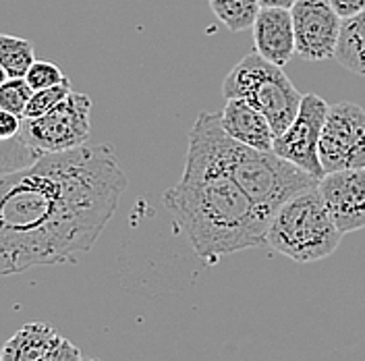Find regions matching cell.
Returning a JSON list of instances; mask_svg holds the SVG:
<instances>
[{
	"mask_svg": "<svg viewBox=\"0 0 365 361\" xmlns=\"http://www.w3.org/2000/svg\"><path fill=\"white\" fill-rule=\"evenodd\" d=\"M129 180L110 146L44 154L0 177V276L79 262Z\"/></svg>",
	"mask_w": 365,
	"mask_h": 361,
	"instance_id": "obj_1",
	"label": "cell"
},
{
	"mask_svg": "<svg viewBox=\"0 0 365 361\" xmlns=\"http://www.w3.org/2000/svg\"><path fill=\"white\" fill-rule=\"evenodd\" d=\"M164 205L195 255L207 264L264 245L272 223V216L193 141L181 180L164 191Z\"/></svg>",
	"mask_w": 365,
	"mask_h": 361,
	"instance_id": "obj_2",
	"label": "cell"
},
{
	"mask_svg": "<svg viewBox=\"0 0 365 361\" xmlns=\"http://www.w3.org/2000/svg\"><path fill=\"white\" fill-rule=\"evenodd\" d=\"M189 141L204 148L218 162V166L272 218L289 200L318 187L319 179L293 162L280 158L274 150H257L232 139L222 129L220 114H197L189 131Z\"/></svg>",
	"mask_w": 365,
	"mask_h": 361,
	"instance_id": "obj_3",
	"label": "cell"
},
{
	"mask_svg": "<svg viewBox=\"0 0 365 361\" xmlns=\"http://www.w3.org/2000/svg\"><path fill=\"white\" fill-rule=\"evenodd\" d=\"M342 241L318 187L284 203L274 214L266 243L297 264H312L332 255Z\"/></svg>",
	"mask_w": 365,
	"mask_h": 361,
	"instance_id": "obj_4",
	"label": "cell"
},
{
	"mask_svg": "<svg viewBox=\"0 0 365 361\" xmlns=\"http://www.w3.org/2000/svg\"><path fill=\"white\" fill-rule=\"evenodd\" d=\"M222 93L227 100L239 98L255 106L268 118L276 137L291 127L303 100L282 67L268 63L257 52H250L230 68Z\"/></svg>",
	"mask_w": 365,
	"mask_h": 361,
	"instance_id": "obj_5",
	"label": "cell"
},
{
	"mask_svg": "<svg viewBox=\"0 0 365 361\" xmlns=\"http://www.w3.org/2000/svg\"><path fill=\"white\" fill-rule=\"evenodd\" d=\"M91 98L71 91L50 113L38 118H23L19 139L38 156L81 148L91 133Z\"/></svg>",
	"mask_w": 365,
	"mask_h": 361,
	"instance_id": "obj_6",
	"label": "cell"
},
{
	"mask_svg": "<svg viewBox=\"0 0 365 361\" xmlns=\"http://www.w3.org/2000/svg\"><path fill=\"white\" fill-rule=\"evenodd\" d=\"M324 173L365 168V108L355 102L332 104L319 137Z\"/></svg>",
	"mask_w": 365,
	"mask_h": 361,
	"instance_id": "obj_7",
	"label": "cell"
},
{
	"mask_svg": "<svg viewBox=\"0 0 365 361\" xmlns=\"http://www.w3.org/2000/svg\"><path fill=\"white\" fill-rule=\"evenodd\" d=\"M328 108L330 106L324 98L316 93H303L295 121L274 141V152L280 158L293 162L316 179H322L326 175L319 160V137Z\"/></svg>",
	"mask_w": 365,
	"mask_h": 361,
	"instance_id": "obj_8",
	"label": "cell"
},
{
	"mask_svg": "<svg viewBox=\"0 0 365 361\" xmlns=\"http://www.w3.org/2000/svg\"><path fill=\"white\" fill-rule=\"evenodd\" d=\"M291 15L297 54L309 63L334 59L342 31V17L334 6L328 0H297Z\"/></svg>",
	"mask_w": 365,
	"mask_h": 361,
	"instance_id": "obj_9",
	"label": "cell"
},
{
	"mask_svg": "<svg viewBox=\"0 0 365 361\" xmlns=\"http://www.w3.org/2000/svg\"><path fill=\"white\" fill-rule=\"evenodd\" d=\"M318 189L342 235L365 228V168L326 173Z\"/></svg>",
	"mask_w": 365,
	"mask_h": 361,
	"instance_id": "obj_10",
	"label": "cell"
},
{
	"mask_svg": "<svg viewBox=\"0 0 365 361\" xmlns=\"http://www.w3.org/2000/svg\"><path fill=\"white\" fill-rule=\"evenodd\" d=\"M255 52L268 63L284 67L297 54L291 9H262L253 23Z\"/></svg>",
	"mask_w": 365,
	"mask_h": 361,
	"instance_id": "obj_11",
	"label": "cell"
},
{
	"mask_svg": "<svg viewBox=\"0 0 365 361\" xmlns=\"http://www.w3.org/2000/svg\"><path fill=\"white\" fill-rule=\"evenodd\" d=\"M220 123L232 139L257 150H274L276 133L272 131L268 118L255 106H251L250 102L228 98L225 111L220 113Z\"/></svg>",
	"mask_w": 365,
	"mask_h": 361,
	"instance_id": "obj_12",
	"label": "cell"
},
{
	"mask_svg": "<svg viewBox=\"0 0 365 361\" xmlns=\"http://www.w3.org/2000/svg\"><path fill=\"white\" fill-rule=\"evenodd\" d=\"M65 337L44 322H27L2 347V361H36Z\"/></svg>",
	"mask_w": 365,
	"mask_h": 361,
	"instance_id": "obj_13",
	"label": "cell"
},
{
	"mask_svg": "<svg viewBox=\"0 0 365 361\" xmlns=\"http://www.w3.org/2000/svg\"><path fill=\"white\" fill-rule=\"evenodd\" d=\"M334 59L355 75L365 77V11L342 19V31Z\"/></svg>",
	"mask_w": 365,
	"mask_h": 361,
	"instance_id": "obj_14",
	"label": "cell"
},
{
	"mask_svg": "<svg viewBox=\"0 0 365 361\" xmlns=\"http://www.w3.org/2000/svg\"><path fill=\"white\" fill-rule=\"evenodd\" d=\"M34 63H36V52L29 40L0 34V65L9 77L23 79Z\"/></svg>",
	"mask_w": 365,
	"mask_h": 361,
	"instance_id": "obj_15",
	"label": "cell"
},
{
	"mask_svg": "<svg viewBox=\"0 0 365 361\" xmlns=\"http://www.w3.org/2000/svg\"><path fill=\"white\" fill-rule=\"evenodd\" d=\"M210 9L230 31H245L253 27L262 11L259 0H210Z\"/></svg>",
	"mask_w": 365,
	"mask_h": 361,
	"instance_id": "obj_16",
	"label": "cell"
},
{
	"mask_svg": "<svg viewBox=\"0 0 365 361\" xmlns=\"http://www.w3.org/2000/svg\"><path fill=\"white\" fill-rule=\"evenodd\" d=\"M71 81L65 79L63 83L58 86H52V88H46V90H38L31 93L29 98V104L25 108L23 118H38L42 114L50 113L56 104H61L68 93H71Z\"/></svg>",
	"mask_w": 365,
	"mask_h": 361,
	"instance_id": "obj_17",
	"label": "cell"
},
{
	"mask_svg": "<svg viewBox=\"0 0 365 361\" xmlns=\"http://www.w3.org/2000/svg\"><path fill=\"white\" fill-rule=\"evenodd\" d=\"M31 93H34V90L29 88V83L25 81V77L23 79H19V77H9L0 86V108L17 114V116L23 118Z\"/></svg>",
	"mask_w": 365,
	"mask_h": 361,
	"instance_id": "obj_18",
	"label": "cell"
},
{
	"mask_svg": "<svg viewBox=\"0 0 365 361\" xmlns=\"http://www.w3.org/2000/svg\"><path fill=\"white\" fill-rule=\"evenodd\" d=\"M40 158L34 150H29L21 139L15 141H0V177L31 164L34 160Z\"/></svg>",
	"mask_w": 365,
	"mask_h": 361,
	"instance_id": "obj_19",
	"label": "cell"
},
{
	"mask_svg": "<svg viewBox=\"0 0 365 361\" xmlns=\"http://www.w3.org/2000/svg\"><path fill=\"white\" fill-rule=\"evenodd\" d=\"M65 79H67V75L56 67L54 63H48V61H36L31 65V68L27 71V75H25V81L29 83V88L34 91L58 86Z\"/></svg>",
	"mask_w": 365,
	"mask_h": 361,
	"instance_id": "obj_20",
	"label": "cell"
},
{
	"mask_svg": "<svg viewBox=\"0 0 365 361\" xmlns=\"http://www.w3.org/2000/svg\"><path fill=\"white\" fill-rule=\"evenodd\" d=\"M83 353L71 342L68 339H63L54 349H50L46 355H42L40 360L36 361H83Z\"/></svg>",
	"mask_w": 365,
	"mask_h": 361,
	"instance_id": "obj_21",
	"label": "cell"
},
{
	"mask_svg": "<svg viewBox=\"0 0 365 361\" xmlns=\"http://www.w3.org/2000/svg\"><path fill=\"white\" fill-rule=\"evenodd\" d=\"M23 118L0 108V141H15L21 133Z\"/></svg>",
	"mask_w": 365,
	"mask_h": 361,
	"instance_id": "obj_22",
	"label": "cell"
},
{
	"mask_svg": "<svg viewBox=\"0 0 365 361\" xmlns=\"http://www.w3.org/2000/svg\"><path fill=\"white\" fill-rule=\"evenodd\" d=\"M342 19L355 17L365 11V0H328Z\"/></svg>",
	"mask_w": 365,
	"mask_h": 361,
	"instance_id": "obj_23",
	"label": "cell"
},
{
	"mask_svg": "<svg viewBox=\"0 0 365 361\" xmlns=\"http://www.w3.org/2000/svg\"><path fill=\"white\" fill-rule=\"evenodd\" d=\"M297 0H259L262 9H293Z\"/></svg>",
	"mask_w": 365,
	"mask_h": 361,
	"instance_id": "obj_24",
	"label": "cell"
},
{
	"mask_svg": "<svg viewBox=\"0 0 365 361\" xmlns=\"http://www.w3.org/2000/svg\"><path fill=\"white\" fill-rule=\"evenodd\" d=\"M6 79H9V75L4 73V68H2V65H0V86H2V83H4Z\"/></svg>",
	"mask_w": 365,
	"mask_h": 361,
	"instance_id": "obj_25",
	"label": "cell"
},
{
	"mask_svg": "<svg viewBox=\"0 0 365 361\" xmlns=\"http://www.w3.org/2000/svg\"><path fill=\"white\" fill-rule=\"evenodd\" d=\"M83 361H98V360H91V357H86V360Z\"/></svg>",
	"mask_w": 365,
	"mask_h": 361,
	"instance_id": "obj_26",
	"label": "cell"
},
{
	"mask_svg": "<svg viewBox=\"0 0 365 361\" xmlns=\"http://www.w3.org/2000/svg\"><path fill=\"white\" fill-rule=\"evenodd\" d=\"M0 361H2V349H0Z\"/></svg>",
	"mask_w": 365,
	"mask_h": 361,
	"instance_id": "obj_27",
	"label": "cell"
}]
</instances>
